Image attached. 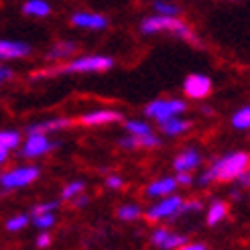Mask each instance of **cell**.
Listing matches in <instances>:
<instances>
[{
  "mask_svg": "<svg viewBox=\"0 0 250 250\" xmlns=\"http://www.w3.org/2000/svg\"><path fill=\"white\" fill-rule=\"evenodd\" d=\"M116 145L122 148V151H139V143H136V136L126 134V132H124L120 139L116 141Z\"/></svg>",
  "mask_w": 250,
  "mask_h": 250,
  "instance_id": "obj_31",
  "label": "cell"
},
{
  "mask_svg": "<svg viewBox=\"0 0 250 250\" xmlns=\"http://www.w3.org/2000/svg\"><path fill=\"white\" fill-rule=\"evenodd\" d=\"M230 124L234 130H240V132H248L250 130V106H240L232 112L230 116Z\"/></svg>",
  "mask_w": 250,
  "mask_h": 250,
  "instance_id": "obj_22",
  "label": "cell"
},
{
  "mask_svg": "<svg viewBox=\"0 0 250 250\" xmlns=\"http://www.w3.org/2000/svg\"><path fill=\"white\" fill-rule=\"evenodd\" d=\"M41 177L39 165H17L0 173V189L2 191H17L33 185Z\"/></svg>",
  "mask_w": 250,
  "mask_h": 250,
  "instance_id": "obj_6",
  "label": "cell"
},
{
  "mask_svg": "<svg viewBox=\"0 0 250 250\" xmlns=\"http://www.w3.org/2000/svg\"><path fill=\"white\" fill-rule=\"evenodd\" d=\"M143 211H145V209H143L139 204L128 202V204L118 206L116 216H118V220H122V222H136V220L143 216Z\"/></svg>",
  "mask_w": 250,
  "mask_h": 250,
  "instance_id": "obj_24",
  "label": "cell"
},
{
  "mask_svg": "<svg viewBox=\"0 0 250 250\" xmlns=\"http://www.w3.org/2000/svg\"><path fill=\"white\" fill-rule=\"evenodd\" d=\"M12 80H15V71H12V67L0 63V85H4L8 82H12Z\"/></svg>",
  "mask_w": 250,
  "mask_h": 250,
  "instance_id": "obj_35",
  "label": "cell"
},
{
  "mask_svg": "<svg viewBox=\"0 0 250 250\" xmlns=\"http://www.w3.org/2000/svg\"><path fill=\"white\" fill-rule=\"evenodd\" d=\"M179 185H177V179L175 175H163V177H157L153 179L145 187V195L148 199H161V197H167V195H173L177 193Z\"/></svg>",
  "mask_w": 250,
  "mask_h": 250,
  "instance_id": "obj_17",
  "label": "cell"
},
{
  "mask_svg": "<svg viewBox=\"0 0 250 250\" xmlns=\"http://www.w3.org/2000/svg\"><path fill=\"white\" fill-rule=\"evenodd\" d=\"M73 206H76V208H85L87 204H90V195H85V193H80L76 199H73V202H71Z\"/></svg>",
  "mask_w": 250,
  "mask_h": 250,
  "instance_id": "obj_38",
  "label": "cell"
},
{
  "mask_svg": "<svg viewBox=\"0 0 250 250\" xmlns=\"http://www.w3.org/2000/svg\"><path fill=\"white\" fill-rule=\"evenodd\" d=\"M59 141H55L51 134L43 132H24L22 143L19 146V157L24 161H37L43 159L49 153H53L59 148Z\"/></svg>",
  "mask_w": 250,
  "mask_h": 250,
  "instance_id": "obj_5",
  "label": "cell"
},
{
  "mask_svg": "<svg viewBox=\"0 0 250 250\" xmlns=\"http://www.w3.org/2000/svg\"><path fill=\"white\" fill-rule=\"evenodd\" d=\"M116 59L106 53H85L73 55L71 59L63 61L59 65H43L31 73L33 82H47L61 76H94V73H108L114 69Z\"/></svg>",
  "mask_w": 250,
  "mask_h": 250,
  "instance_id": "obj_1",
  "label": "cell"
},
{
  "mask_svg": "<svg viewBox=\"0 0 250 250\" xmlns=\"http://www.w3.org/2000/svg\"><path fill=\"white\" fill-rule=\"evenodd\" d=\"M151 12L153 15H161V17H181L183 10L175 0H155L151 4Z\"/></svg>",
  "mask_w": 250,
  "mask_h": 250,
  "instance_id": "obj_23",
  "label": "cell"
},
{
  "mask_svg": "<svg viewBox=\"0 0 250 250\" xmlns=\"http://www.w3.org/2000/svg\"><path fill=\"white\" fill-rule=\"evenodd\" d=\"M175 179H177V185L179 187H189V185L195 183L193 173H175Z\"/></svg>",
  "mask_w": 250,
  "mask_h": 250,
  "instance_id": "obj_34",
  "label": "cell"
},
{
  "mask_svg": "<svg viewBox=\"0 0 250 250\" xmlns=\"http://www.w3.org/2000/svg\"><path fill=\"white\" fill-rule=\"evenodd\" d=\"M10 159V151H6L4 146H0V167H4Z\"/></svg>",
  "mask_w": 250,
  "mask_h": 250,
  "instance_id": "obj_40",
  "label": "cell"
},
{
  "mask_svg": "<svg viewBox=\"0 0 250 250\" xmlns=\"http://www.w3.org/2000/svg\"><path fill=\"white\" fill-rule=\"evenodd\" d=\"M191 128H193V120L187 118L185 114L183 116L167 118V120L157 124V132L163 136V139H179V136L189 134Z\"/></svg>",
  "mask_w": 250,
  "mask_h": 250,
  "instance_id": "obj_15",
  "label": "cell"
},
{
  "mask_svg": "<svg viewBox=\"0 0 250 250\" xmlns=\"http://www.w3.org/2000/svg\"><path fill=\"white\" fill-rule=\"evenodd\" d=\"M136 143H139V148H145V151H153V148H159L163 145V136H161L157 130L153 134L146 136H136Z\"/></svg>",
  "mask_w": 250,
  "mask_h": 250,
  "instance_id": "obj_27",
  "label": "cell"
},
{
  "mask_svg": "<svg viewBox=\"0 0 250 250\" xmlns=\"http://www.w3.org/2000/svg\"><path fill=\"white\" fill-rule=\"evenodd\" d=\"M69 22L73 29L90 31V33H102L110 27V17L98 10H76L71 12Z\"/></svg>",
  "mask_w": 250,
  "mask_h": 250,
  "instance_id": "obj_10",
  "label": "cell"
},
{
  "mask_svg": "<svg viewBox=\"0 0 250 250\" xmlns=\"http://www.w3.org/2000/svg\"><path fill=\"white\" fill-rule=\"evenodd\" d=\"M226 218H228V204L222 202V199H214L206 211L208 226H218V224H222Z\"/></svg>",
  "mask_w": 250,
  "mask_h": 250,
  "instance_id": "obj_20",
  "label": "cell"
},
{
  "mask_svg": "<svg viewBox=\"0 0 250 250\" xmlns=\"http://www.w3.org/2000/svg\"><path fill=\"white\" fill-rule=\"evenodd\" d=\"M177 250H208L206 248V244L204 242H185L181 248H177Z\"/></svg>",
  "mask_w": 250,
  "mask_h": 250,
  "instance_id": "obj_37",
  "label": "cell"
},
{
  "mask_svg": "<svg viewBox=\"0 0 250 250\" xmlns=\"http://www.w3.org/2000/svg\"><path fill=\"white\" fill-rule=\"evenodd\" d=\"M181 206H183V197L173 193L167 197H161L155 199V204H151L145 211L143 216L148 222H175L177 218H181Z\"/></svg>",
  "mask_w": 250,
  "mask_h": 250,
  "instance_id": "obj_7",
  "label": "cell"
},
{
  "mask_svg": "<svg viewBox=\"0 0 250 250\" xmlns=\"http://www.w3.org/2000/svg\"><path fill=\"white\" fill-rule=\"evenodd\" d=\"M124 120V112L118 108H110V106H100L92 110H83L76 116V124L85 128H100V126H112Z\"/></svg>",
  "mask_w": 250,
  "mask_h": 250,
  "instance_id": "obj_8",
  "label": "cell"
},
{
  "mask_svg": "<svg viewBox=\"0 0 250 250\" xmlns=\"http://www.w3.org/2000/svg\"><path fill=\"white\" fill-rule=\"evenodd\" d=\"M35 53L29 41L19 39H0V63H12V61H27Z\"/></svg>",
  "mask_w": 250,
  "mask_h": 250,
  "instance_id": "obj_12",
  "label": "cell"
},
{
  "mask_svg": "<svg viewBox=\"0 0 250 250\" xmlns=\"http://www.w3.org/2000/svg\"><path fill=\"white\" fill-rule=\"evenodd\" d=\"M61 206V199H49V202H41L31 209V216L37 214H49V211H57V208Z\"/></svg>",
  "mask_w": 250,
  "mask_h": 250,
  "instance_id": "obj_29",
  "label": "cell"
},
{
  "mask_svg": "<svg viewBox=\"0 0 250 250\" xmlns=\"http://www.w3.org/2000/svg\"><path fill=\"white\" fill-rule=\"evenodd\" d=\"M248 134H250V130H248Z\"/></svg>",
  "mask_w": 250,
  "mask_h": 250,
  "instance_id": "obj_43",
  "label": "cell"
},
{
  "mask_svg": "<svg viewBox=\"0 0 250 250\" xmlns=\"http://www.w3.org/2000/svg\"><path fill=\"white\" fill-rule=\"evenodd\" d=\"M187 110H189V102H187L185 98L161 96V98L151 100V102L143 108V114L146 120L159 124V122L173 118V116H183V114H187Z\"/></svg>",
  "mask_w": 250,
  "mask_h": 250,
  "instance_id": "obj_4",
  "label": "cell"
},
{
  "mask_svg": "<svg viewBox=\"0 0 250 250\" xmlns=\"http://www.w3.org/2000/svg\"><path fill=\"white\" fill-rule=\"evenodd\" d=\"M83 191H85V181L73 179V181L65 183V187L61 189L59 199H61V202H73V199H76L80 193H83Z\"/></svg>",
  "mask_w": 250,
  "mask_h": 250,
  "instance_id": "obj_25",
  "label": "cell"
},
{
  "mask_svg": "<svg viewBox=\"0 0 250 250\" xmlns=\"http://www.w3.org/2000/svg\"><path fill=\"white\" fill-rule=\"evenodd\" d=\"M78 49H80V45L76 41L59 39L45 49L43 61H45V65H59V63H63V61L71 59L73 55H78Z\"/></svg>",
  "mask_w": 250,
  "mask_h": 250,
  "instance_id": "obj_13",
  "label": "cell"
},
{
  "mask_svg": "<svg viewBox=\"0 0 250 250\" xmlns=\"http://www.w3.org/2000/svg\"><path fill=\"white\" fill-rule=\"evenodd\" d=\"M183 96L185 100H191V102H206V100L214 94V80H211L208 73H189L183 80Z\"/></svg>",
  "mask_w": 250,
  "mask_h": 250,
  "instance_id": "obj_9",
  "label": "cell"
},
{
  "mask_svg": "<svg viewBox=\"0 0 250 250\" xmlns=\"http://www.w3.org/2000/svg\"><path fill=\"white\" fill-rule=\"evenodd\" d=\"M139 33L143 37L155 35H169L173 39H179L191 47H202V39L195 33V29L181 17H161V15H146L139 22Z\"/></svg>",
  "mask_w": 250,
  "mask_h": 250,
  "instance_id": "obj_3",
  "label": "cell"
},
{
  "mask_svg": "<svg viewBox=\"0 0 250 250\" xmlns=\"http://www.w3.org/2000/svg\"><path fill=\"white\" fill-rule=\"evenodd\" d=\"M104 185L108 187V189H112V191H118V189H122V187H124V177H122V175H118V173H110V175H106Z\"/></svg>",
  "mask_w": 250,
  "mask_h": 250,
  "instance_id": "obj_32",
  "label": "cell"
},
{
  "mask_svg": "<svg viewBox=\"0 0 250 250\" xmlns=\"http://www.w3.org/2000/svg\"><path fill=\"white\" fill-rule=\"evenodd\" d=\"M234 183H236L238 189H248V187H250V165H248V169H244L238 177L234 179Z\"/></svg>",
  "mask_w": 250,
  "mask_h": 250,
  "instance_id": "obj_33",
  "label": "cell"
},
{
  "mask_svg": "<svg viewBox=\"0 0 250 250\" xmlns=\"http://www.w3.org/2000/svg\"><path fill=\"white\" fill-rule=\"evenodd\" d=\"M122 128L126 134H132V136H146V134H153L157 130L155 124L146 118H124Z\"/></svg>",
  "mask_w": 250,
  "mask_h": 250,
  "instance_id": "obj_19",
  "label": "cell"
},
{
  "mask_svg": "<svg viewBox=\"0 0 250 250\" xmlns=\"http://www.w3.org/2000/svg\"><path fill=\"white\" fill-rule=\"evenodd\" d=\"M202 165H204V153L199 151L195 145H187L173 159V171L175 173H193Z\"/></svg>",
  "mask_w": 250,
  "mask_h": 250,
  "instance_id": "obj_14",
  "label": "cell"
},
{
  "mask_svg": "<svg viewBox=\"0 0 250 250\" xmlns=\"http://www.w3.org/2000/svg\"><path fill=\"white\" fill-rule=\"evenodd\" d=\"M204 209V202L202 199H183V206H181V216H187V214H199Z\"/></svg>",
  "mask_w": 250,
  "mask_h": 250,
  "instance_id": "obj_30",
  "label": "cell"
},
{
  "mask_svg": "<svg viewBox=\"0 0 250 250\" xmlns=\"http://www.w3.org/2000/svg\"><path fill=\"white\" fill-rule=\"evenodd\" d=\"M47 246H51V234L45 230L37 236V248H47Z\"/></svg>",
  "mask_w": 250,
  "mask_h": 250,
  "instance_id": "obj_36",
  "label": "cell"
},
{
  "mask_svg": "<svg viewBox=\"0 0 250 250\" xmlns=\"http://www.w3.org/2000/svg\"><path fill=\"white\" fill-rule=\"evenodd\" d=\"M76 126V118L67 116V114H57V116H49V118H41V120H35L31 122L24 132H43V134H59V132H65L69 128Z\"/></svg>",
  "mask_w": 250,
  "mask_h": 250,
  "instance_id": "obj_11",
  "label": "cell"
},
{
  "mask_svg": "<svg viewBox=\"0 0 250 250\" xmlns=\"http://www.w3.org/2000/svg\"><path fill=\"white\" fill-rule=\"evenodd\" d=\"M228 2H240V0H228Z\"/></svg>",
  "mask_w": 250,
  "mask_h": 250,
  "instance_id": "obj_42",
  "label": "cell"
},
{
  "mask_svg": "<svg viewBox=\"0 0 250 250\" xmlns=\"http://www.w3.org/2000/svg\"><path fill=\"white\" fill-rule=\"evenodd\" d=\"M22 132L17 128H0V146H4L6 151L15 153L19 151V146L22 143Z\"/></svg>",
  "mask_w": 250,
  "mask_h": 250,
  "instance_id": "obj_21",
  "label": "cell"
},
{
  "mask_svg": "<svg viewBox=\"0 0 250 250\" xmlns=\"http://www.w3.org/2000/svg\"><path fill=\"white\" fill-rule=\"evenodd\" d=\"M185 242H187V236L171 232L169 228H163V226H159L151 232V244L161 248V250H177Z\"/></svg>",
  "mask_w": 250,
  "mask_h": 250,
  "instance_id": "obj_16",
  "label": "cell"
},
{
  "mask_svg": "<svg viewBox=\"0 0 250 250\" xmlns=\"http://www.w3.org/2000/svg\"><path fill=\"white\" fill-rule=\"evenodd\" d=\"M250 165V153L246 151H230V153H224L216 159H211V163L199 171V175L195 177V183L199 187H209L211 183H234V179L238 175L248 169Z\"/></svg>",
  "mask_w": 250,
  "mask_h": 250,
  "instance_id": "obj_2",
  "label": "cell"
},
{
  "mask_svg": "<svg viewBox=\"0 0 250 250\" xmlns=\"http://www.w3.org/2000/svg\"><path fill=\"white\" fill-rule=\"evenodd\" d=\"M21 12L27 19H37V21H41V19H47V17H51V12H53V6L49 0H24L22 6H21Z\"/></svg>",
  "mask_w": 250,
  "mask_h": 250,
  "instance_id": "obj_18",
  "label": "cell"
},
{
  "mask_svg": "<svg viewBox=\"0 0 250 250\" xmlns=\"http://www.w3.org/2000/svg\"><path fill=\"white\" fill-rule=\"evenodd\" d=\"M29 222H31V216H27V214H17V216H12V218L6 220L4 228H6L8 232H21V230H24V228L29 226Z\"/></svg>",
  "mask_w": 250,
  "mask_h": 250,
  "instance_id": "obj_28",
  "label": "cell"
},
{
  "mask_svg": "<svg viewBox=\"0 0 250 250\" xmlns=\"http://www.w3.org/2000/svg\"><path fill=\"white\" fill-rule=\"evenodd\" d=\"M31 222H33V226H35L37 230L45 232V230H51V228L55 226L57 218H55V211H49V214H37V216H31Z\"/></svg>",
  "mask_w": 250,
  "mask_h": 250,
  "instance_id": "obj_26",
  "label": "cell"
},
{
  "mask_svg": "<svg viewBox=\"0 0 250 250\" xmlns=\"http://www.w3.org/2000/svg\"><path fill=\"white\" fill-rule=\"evenodd\" d=\"M214 112H216V108H214V106H209V104H202V102H199V114H202V116H214Z\"/></svg>",
  "mask_w": 250,
  "mask_h": 250,
  "instance_id": "obj_39",
  "label": "cell"
},
{
  "mask_svg": "<svg viewBox=\"0 0 250 250\" xmlns=\"http://www.w3.org/2000/svg\"><path fill=\"white\" fill-rule=\"evenodd\" d=\"M230 197L234 199V202H240V199H242V191L238 189V187H234V189L230 191Z\"/></svg>",
  "mask_w": 250,
  "mask_h": 250,
  "instance_id": "obj_41",
  "label": "cell"
}]
</instances>
